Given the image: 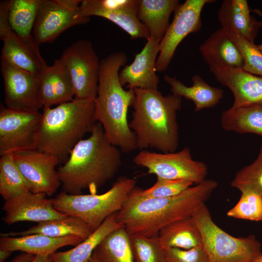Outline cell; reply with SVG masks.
<instances>
[{"label":"cell","mask_w":262,"mask_h":262,"mask_svg":"<svg viewBox=\"0 0 262 262\" xmlns=\"http://www.w3.org/2000/svg\"><path fill=\"white\" fill-rule=\"evenodd\" d=\"M217 185L214 180H205L177 196L165 198H143L132 191L117 213V221L129 235L157 236L166 225L192 216Z\"/></svg>","instance_id":"1"},{"label":"cell","mask_w":262,"mask_h":262,"mask_svg":"<svg viewBox=\"0 0 262 262\" xmlns=\"http://www.w3.org/2000/svg\"><path fill=\"white\" fill-rule=\"evenodd\" d=\"M121 152L108 140L101 124L96 122L90 136L78 142L57 171L63 191L79 195L88 189L90 194H97L118 171Z\"/></svg>","instance_id":"2"},{"label":"cell","mask_w":262,"mask_h":262,"mask_svg":"<svg viewBox=\"0 0 262 262\" xmlns=\"http://www.w3.org/2000/svg\"><path fill=\"white\" fill-rule=\"evenodd\" d=\"M128 61L122 51L112 53L100 61L97 93L94 99V118L101 124L110 142L123 153L138 149L134 133L128 120L132 106L133 89L125 90L119 79V70Z\"/></svg>","instance_id":"3"},{"label":"cell","mask_w":262,"mask_h":262,"mask_svg":"<svg viewBox=\"0 0 262 262\" xmlns=\"http://www.w3.org/2000/svg\"><path fill=\"white\" fill-rule=\"evenodd\" d=\"M133 89L129 127L135 135L138 149L175 152L179 143L177 112L181 108L182 97L174 94L164 96L158 89Z\"/></svg>","instance_id":"4"},{"label":"cell","mask_w":262,"mask_h":262,"mask_svg":"<svg viewBox=\"0 0 262 262\" xmlns=\"http://www.w3.org/2000/svg\"><path fill=\"white\" fill-rule=\"evenodd\" d=\"M96 123L94 99L74 98L55 107H44L35 136V149L65 163Z\"/></svg>","instance_id":"5"},{"label":"cell","mask_w":262,"mask_h":262,"mask_svg":"<svg viewBox=\"0 0 262 262\" xmlns=\"http://www.w3.org/2000/svg\"><path fill=\"white\" fill-rule=\"evenodd\" d=\"M136 183L133 179L121 176L101 194L71 195L62 191L52 199L53 206L64 214L81 219L94 231L107 217L121 209Z\"/></svg>","instance_id":"6"},{"label":"cell","mask_w":262,"mask_h":262,"mask_svg":"<svg viewBox=\"0 0 262 262\" xmlns=\"http://www.w3.org/2000/svg\"><path fill=\"white\" fill-rule=\"evenodd\" d=\"M192 217L209 262H253L262 255L261 244L255 236L235 237L227 233L214 222L205 204Z\"/></svg>","instance_id":"7"},{"label":"cell","mask_w":262,"mask_h":262,"mask_svg":"<svg viewBox=\"0 0 262 262\" xmlns=\"http://www.w3.org/2000/svg\"><path fill=\"white\" fill-rule=\"evenodd\" d=\"M137 166L147 169V173L157 178L168 180H185L197 184L206 179V164L193 159L188 147L178 152L156 153L142 150L133 158Z\"/></svg>","instance_id":"8"},{"label":"cell","mask_w":262,"mask_h":262,"mask_svg":"<svg viewBox=\"0 0 262 262\" xmlns=\"http://www.w3.org/2000/svg\"><path fill=\"white\" fill-rule=\"evenodd\" d=\"M70 77L76 99H95L100 62L92 42L79 40L69 46L60 58Z\"/></svg>","instance_id":"9"},{"label":"cell","mask_w":262,"mask_h":262,"mask_svg":"<svg viewBox=\"0 0 262 262\" xmlns=\"http://www.w3.org/2000/svg\"><path fill=\"white\" fill-rule=\"evenodd\" d=\"M80 0H41L33 36L36 43L50 42L68 28L87 23L80 14Z\"/></svg>","instance_id":"10"},{"label":"cell","mask_w":262,"mask_h":262,"mask_svg":"<svg viewBox=\"0 0 262 262\" xmlns=\"http://www.w3.org/2000/svg\"><path fill=\"white\" fill-rule=\"evenodd\" d=\"M213 0H186L174 12V17L159 43V53L156 63V72L166 70L180 43L188 34L199 31L202 27L201 15L204 6Z\"/></svg>","instance_id":"11"},{"label":"cell","mask_w":262,"mask_h":262,"mask_svg":"<svg viewBox=\"0 0 262 262\" xmlns=\"http://www.w3.org/2000/svg\"><path fill=\"white\" fill-rule=\"evenodd\" d=\"M42 113L1 106L0 155L35 149V136Z\"/></svg>","instance_id":"12"},{"label":"cell","mask_w":262,"mask_h":262,"mask_svg":"<svg viewBox=\"0 0 262 262\" xmlns=\"http://www.w3.org/2000/svg\"><path fill=\"white\" fill-rule=\"evenodd\" d=\"M139 0H83L81 14L86 17L106 18L125 31L132 39H147L150 33L137 16Z\"/></svg>","instance_id":"13"},{"label":"cell","mask_w":262,"mask_h":262,"mask_svg":"<svg viewBox=\"0 0 262 262\" xmlns=\"http://www.w3.org/2000/svg\"><path fill=\"white\" fill-rule=\"evenodd\" d=\"M15 164L28 183L30 192L52 195L61 185L56 166L60 163L52 155L36 149L11 155Z\"/></svg>","instance_id":"14"},{"label":"cell","mask_w":262,"mask_h":262,"mask_svg":"<svg viewBox=\"0 0 262 262\" xmlns=\"http://www.w3.org/2000/svg\"><path fill=\"white\" fill-rule=\"evenodd\" d=\"M5 103L11 109L37 112L42 108L38 96V77L1 60Z\"/></svg>","instance_id":"15"},{"label":"cell","mask_w":262,"mask_h":262,"mask_svg":"<svg viewBox=\"0 0 262 262\" xmlns=\"http://www.w3.org/2000/svg\"><path fill=\"white\" fill-rule=\"evenodd\" d=\"M0 37L3 42L1 59L37 77L49 66L42 58L39 45L33 36L21 37L12 30L7 23L0 26Z\"/></svg>","instance_id":"16"},{"label":"cell","mask_w":262,"mask_h":262,"mask_svg":"<svg viewBox=\"0 0 262 262\" xmlns=\"http://www.w3.org/2000/svg\"><path fill=\"white\" fill-rule=\"evenodd\" d=\"M2 209L4 222L8 225L20 222H42L64 218L67 215L55 209L52 199L44 193L31 192L6 200Z\"/></svg>","instance_id":"17"},{"label":"cell","mask_w":262,"mask_h":262,"mask_svg":"<svg viewBox=\"0 0 262 262\" xmlns=\"http://www.w3.org/2000/svg\"><path fill=\"white\" fill-rule=\"evenodd\" d=\"M159 42L149 37L134 60L119 73L121 84L129 89H158L159 78L156 63L159 53Z\"/></svg>","instance_id":"18"},{"label":"cell","mask_w":262,"mask_h":262,"mask_svg":"<svg viewBox=\"0 0 262 262\" xmlns=\"http://www.w3.org/2000/svg\"><path fill=\"white\" fill-rule=\"evenodd\" d=\"M216 80L232 92V107L262 102V77L243 68H210Z\"/></svg>","instance_id":"19"},{"label":"cell","mask_w":262,"mask_h":262,"mask_svg":"<svg viewBox=\"0 0 262 262\" xmlns=\"http://www.w3.org/2000/svg\"><path fill=\"white\" fill-rule=\"evenodd\" d=\"M38 80V99L42 107H51L73 99V84L60 58L45 69Z\"/></svg>","instance_id":"20"},{"label":"cell","mask_w":262,"mask_h":262,"mask_svg":"<svg viewBox=\"0 0 262 262\" xmlns=\"http://www.w3.org/2000/svg\"><path fill=\"white\" fill-rule=\"evenodd\" d=\"M210 68H243L244 59L228 31L221 28L213 32L199 48Z\"/></svg>","instance_id":"21"},{"label":"cell","mask_w":262,"mask_h":262,"mask_svg":"<svg viewBox=\"0 0 262 262\" xmlns=\"http://www.w3.org/2000/svg\"><path fill=\"white\" fill-rule=\"evenodd\" d=\"M250 11L246 0H224L218 10V20L221 28L254 43L262 25L250 15Z\"/></svg>","instance_id":"22"},{"label":"cell","mask_w":262,"mask_h":262,"mask_svg":"<svg viewBox=\"0 0 262 262\" xmlns=\"http://www.w3.org/2000/svg\"><path fill=\"white\" fill-rule=\"evenodd\" d=\"M83 241L77 236L52 237L41 234L17 237H0V249L11 252L21 251L38 255H51L59 248L67 246H76Z\"/></svg>","instance_id":"23"},{"label":"cell","mask_w":262,"mask_h":262,"mask_svg":"<svg viewBox=\"0 0 262 262\" xmlns=\"http://www.w3.org/2000/svg\"><path fill=\"white\" fill-rule=\"evenodd\" d=\"M164 79L170 86L172 94L194 102L195 112L215 106L223 97V90L210 85L198 75L192 77L193 84L191 86L185 85L175 77L165 75Z\"/></svg>","instance_id":"24"},{"label":"cell","mask_w":262,"mask_h":262,"mask_svg":"<svg viewBox=\"0 0 262 262\" xmlns=\"http://www.w3.org/2000/svg\"><path fill=\"white\" fill-rule=\"evenodd\" d=\"M178 0H139L137 16L150 37L159 43L169 24L170 16L180 5Z\"/></svg>","instance_id":"25"},{"label":"cell","mask_w":262,"mask_h":262,"mask_svg":"<svg viewBox=\"0 0 262 262\" xmlns=\"http://www.w3.org/2000/svg\"><path fill=\"white\" fill-rule=\"evenodd\" d=\"M94 231L81 219L68 216L58 219L38 223L36 226L19 232L11 231L0 233V237H17L33 234H41L52 237L77 236L83 240Z\"/></svg>","instance_id":"26"},{"label":"cell","mask_w":262,"mask_h":262,"mask_svg":"<svg viewBox=\"0 0 262 262\" xmlns=\"http://www.w3.org/2000/svg\"><path fill=\"white\" fill-rule=\"evenodd\" d=\"M158 237L164 250L172 248L189 249L203 246L200 231L192 216L166 225L160 230Z\"/></svg>","instance_id":"27"},{"label":"cell","mask_w":262,"mask_h":262,"mask_svg":"<svg viewBox=\"0 0 262 262\" xmlns=\"http://www.w3.org/2000/svg\"><path fill=\"white\" fill-rule=\"evenodd\" d=\"M222 128L240 134L253 133L262 137V102L223 111L220 118Z\"/></svg>","instance_id":"28"},{"label":"cell","mask_w":262,"mask_h":262,"mask_svg":"<svg viewBox=\"0 0 262 262\" xmlns=\"http://www.w3.org/2000/svg\"><path fill=\"white\" fill-rule=\"evenodd\" d=\"M117 213L107 217L96 230L75 247L51 254L52 262H87L96 247L108 234L123 227L117 221Z\"/></svg>","instance_id":"29"},{"label":"cell","mask_w":262,"mask_h":262,"mask_svg":"<svg viewBox=\"0 0 262 262\" xmlns=\"http://www.w3.org/2000/svg\"><path fill=\"white\" fill-rule=\"evenodd\" d=\"M92 256L97 262H134L129 235L124 228L108 234L96 247Z\"/></svg>","instance_id":"30"},{"label":"cell","mask_w":262,"mask_h":262,"mask_svg":"<svg viewBox=\"0 0 262 262\" xmlns=\"http://www.w3.org/2000/svg\"><path fill=\"white\" fill-rule=\"evenodd\" d=\"M41 0L9 1L8 18L11 29L23 38L31 34L36 20Z\"/></svg>","instance_id":"31"},{"label":"cell","mask_w":262,"mask_h":262,"mask_svg":"<svg viewBox=\"0 0 262 262\" xmlns=\"http://www.w3.org/2000/svg\"><path fill=\"white\" fill-rule=\"evenodd\" d=\"M30 192L29 185L12 155L0 156V194L2 197L6 201Z\"/></svg>","instance_id":"32"},{"label":"cell","mask_w":262,"mask_h":262,"mask_svg":"<svg viewBox=\"0 0 262 262\" xmlns=\"http://www.w3.org/2000/svg\"><path fill=\"white\" fill-rule=\"evenodd\" d=\"M129 238L134 262H167L158 236L132 235Z\"/></svg>","instance_id":"33"},{"label":"cell","mask_w":262,"mask_h":262,"mask_svg":"<svg viewBox=\"0 0 262 262\" xmlns=\"http://www.w3.org/2000/svg\"><path fill=\"white\" fill-rule=\"evenodd\" d=\"M231 185L241 192H251L262 196V145L253 162L236 172Z\"/></svg>","instance_id":"34"},{"label":"cell","mask_w":262,"mask_h":262,"mask_svg":"<svg viewBox=\"0 0 262 262\" xmlns=\"http://www.w3.org/2000/svg\"><path fill=\"white\" fill-rule=\"evenodd\" d=\"M185 180H168L157 177L155 183L145 190L135 187L132 191L137 196L145 198H165L177 196L193 185Z\"/></svg>","instance_id":"35"},{"label":"cell","mask_w":262,"mask_h":262,"mask_svg":"<svg viewBox=\"0 0 262 262\" xmlns=\"http://www.w3.org/2000/svg\"><path fill=\"white\" fill-rule=\"evenodd\" d=\"M227 214L229 217L238 219L262 221V196L251 192H242L238 202Z\"/></svg>","instance_id":"36"},{"label":"cell","mask_w":262,"mask_h":262,"mask_svg":"<svg viewBox=\"0 0 262 262\" xmlns=\"http://www.w3.org/2000/svg\"><path fill=\"white\" fill-rule=\"evenodd\" d=\"M228 32L243 56L244 66L243 69L251 74L262 77V53L258 49L257 45L235 33Z\"/></svg>","instance_id":"37"},{"label":"cell","mask_w":262,"mask_h":262,"mask_svg":"<svg viewBox=\"0 0 262 262\" xmlns=\"http://www.w3.org/2000/svg\"><path fill=\"white\" fill-rule=\"evenodd\" d=\"M167 262H209L203 246L189 249L172 248L165 250Z\"/></svg>","instance_id":"38"},{"label":"cell","mask_w":262,"mask_h":262,"mask_svg":"<svg viewBox=\"0 0 262 262\" xmlns=\"http://www.w3.org/2000/svg\"><path fill=\"white\" fill-rule=\"evenodd\" d=\"M35 255L23 252L15 257L11 262H31Z\"/></svg>","instance_id":"39"},{"label":"cell","mask_w":262,"mask_h":262,"mask_svg":"<svg viewBox=\"0 0 262 262\" xmlns=\"http://www.w3.org/2000/svg\"><path fill=\"white\" fill-rule=\"evenodd\" d=\"M31 262H52V261L50 255H38Z\"/></svg>","instance_id":"40"},{"label":"cell","mask_w":262,"mask_h":262,"mask_svg":"<svg viewBox=\"0 0 262 262\" xmlns=\"http://www.w3.org/2000/svg\"><path fill=\"white\" fill-rule=\"evenodd\" d=\"M12 252L7 250L0 249V262H4L10 256Z\"/></svg>","instance_id":"41"},{"label":"cell","mask_w":262,"mask_h":262,"mask_svg":"<svg viewBox=\"0 0 262 262\" xmlns=\"http://www.w3.org/2000/svg\"><path fill=\"white\" fill-rule=\"evenodd\" d=\"M262 28V21L261 22ZM257 47L259 50L262 53V43L257 45Z\"/></svg>","instance_id":"42"},{"label":"cell","mask_w":262,"mask_h":262,"mask_svg":"<svg viewBox=\"0 0 262 262\" xmlns=\"http://www.w3.org/2000/svg\"><path fill=\"white\" fill-rule=\"evenodd\" d=\"M87 262H97L95 259L92 256L89 259V260Z\"/></svg>","instance_id":"43"},{"label":"cell","mask_w":262,"mask_h":262,"mask_svg":"<svg viewBox=\"0 0 262 262\" xmlns=\"http://www.w3.org/2000/svg\"><path fill=\"white\" fill-rule=\"evenodd\" d=\"M253 262H262V255Z\"/></svg>","instance_id":"44"}]
</instances>
